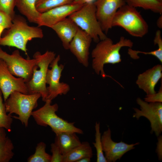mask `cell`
Wrapping results in <instances>:
<instances>
[{"mask_svg":"<svg viewBox=\"0 0 162 162\" xmlns=\"http://www.w3.org/2000/svg\"><path fill=\"white\" fill-rule=\"evenodd\" d=\"M4 29V28L3 26L0 25V39L2 37V34Z\"/></svg>","mask_w":162,"mask_h":162,"instance_id":"36","label":"cell"},{"mask_svg":"<svg viewBox=\"0 0 162 162\" xmlns=\"http://www.w3.org/2000/svg\"><path fill=\"white\" fill-rule=\"evenodd\" d=\"M92 156V150L89 143L83 142L63 155L62 162H76L82 158L86 157L91 158Z\"/></svg>","mask_w":162,"mask_h":162,"instance_id":"20","label":"cell"},{"mask_svg":"<svg viewBox=\"0 0 162 162\" xmlns=\"http://www.w3.org/2000/svg\"><path fill=\"white\" fill-rule=\"evenodd\" d=\"M136 101L140 109L133 108L135 113L133 117L137 120L142 116L146 118L151 124V133L154 132L157 136L160 135L162 132V103H148L139 98H137Z\"/></svg>","mask_w":162,"mask_h":162,"instance_id":"9","label":"cell"},{"mask_svg":"<svg viewBox=\"0 0 162 162\" xmlns=\"http://www.w3.org/2000/svg\"><path fill=\"white\" fill-rule=\"evenodd\" d=\"M158 141L157 143V147L156 149L158 157V159L159 160H162V136L160 135L158 136Z\"/></svg>","mask_w":162,"mask_h":162,"instance_id":"32","label":"cell"},{"mask_svg":"<svg viewBox=\"0 0 162 162\" xmlns=\"http://www.w3.org/2000/svg\"><path fill=\"white\" fill-rule=\"evenodd\" d=\"M60 59V56L58 55L50 64L49 66L51 69H48L47 70L46 83L49 85V86L47 87V95L46 100L52 101L58 95L67 94L70 90V87L68 84L60 81L64 68L63 64H58Z\"/></svg>","mask_w":162,"mask_h":162,"instance_id":"10","label":"cell"},{"mask_svg":"<svg viewBox=\"0 0 162 162\" xmlns=\"http://www.w3.org/2000/svg\"><path fill=\"white\" fill-rule=\"evenodd\" d=\"M111 132L109 128L101 136L102 149L107 162H115L120 160L127 152L135 148L139 142L128 144L122 141L116 142L111 138Z\"/></svg>","mask_w":162,"mask_h":162,"instance_id":"13","label":"cell"},{"mask_svg":"<svg viewBox=\"0 0 162 162\" xmlns=\"http://www.w3.org/2000/svg\"><path fill=\"white\" fill-rule=\"evenodd\" d=\"M54 143L63 155L80 145L81 142L76 133L65 131L56 134Z\"/></svg>","mask_w":162,"mask_h":162,"instance_id":"18","label":"cell"},{"mask_svg":"<svg viewBox=\"0 0 162 162\" xmlns=\"http://www.w3.org/2000/svg\"><path fill=\"white\" fill-rule=\"evenodd\" d=\"M41 97L39 93L25 94L18 91L12 92L4 101L6 111L10 115L15 113L18 116H12L19 120L26 127L33 110L38 106V101Z\"/></svg>","mask_w":162,"mask_h":162,"instance_id":"5","label":"cell"},{"mask_svg":"<svg viewBox=\"0 0 162 162\" xmlns=\"http://www.w3.org/2000/svg\"><path fill=\"white\" fill-rule=\"evenodd\" d=\"M126 4L134 8L140 7L152 12L162 13V2L158 0H124Z\"/></svg>","mask_w":162,"mask_h":162,"instance_id":"22","label":"cell"},{"mask_svg":"<svg viewBox=\"0 0 162 162\" xmlns=\"http://www.w3.org/2000/svg\"><path fill=\"white\" fill-rule=\"evenodd\" d=\"M94 3L97 19L103 32L107 33L112 27V22L116 13L126 4L124 0H97Z\"/></svg>","mask_w":162,"mask_h":162,"instance_id":"12","label":"cell"},{"mask_svg":"<svg viewBox=\"0 0 162 162\" xmlns=\"http://www.w3.org/2000/svg\"><path fill=\"white\" fill-rule=\"evenodd\" d=\"M39 26H29L22 16L15 15L12 24L0 39V46L16 47L27 55V44L34 38H42V29Z\"/></svg>","mask_w":162,"mask_h":162,"instance_id":"2","label":"cell"},{"mask_svg":"<svg viewBox=\"0 0 162 162\" xmlns=\"http://www.w3.org/2000/svg\"><path fill=\"white\" fill-rule=\"evenodd\" d=\"M92 40L88 34L79 28L69 45V50L86 67L89 65V49Z\"/></svg>","mask_w":162,"mask_h":162,"instance_id":"15","label":"cell"},{"mask_svg":"<svg viewBox=\"0 0 162 162\" xmlns=\"http://www.w3.org/2000/svg\"><path fill=\"white\" fill-rule=\"evenodd\" d=\"M97 43L91 54L93 69L98 75L100 74L104 78L110 77L122 87L123 86L119 82L105 74L104 70V65L106 64H114L121 62V49L125 46L131 48L133 43L130 39L122 36L119 41L116 44H114L112 40L107 37Z\"/></svg>","mask_w":162,"mask_h":162,"instance_id":"1","label":"cell"},{"mask_svg":"<svg viewBox=\"0 0 162 162\" xmlns=\"http://www.w3.org/2000/svg\"><path fill=\"white\" fill-rule=\"evenodd\" d=\"M15 7V0H0V10L7 14L12 20L16 15Z\"/></svg>","mask_w":162,"mask_h":162,"instance_id":"28","label":"cell"},{"mask_svg":"<svg viewBox=\"0 0 162 162\" xmlns=\"http://www.w3.org/2000/svg\"><path fill=\"white\" fill-rule=\"evenodd\" d=\"M162 77V66L158 64L139 74L136 83L147 95L151 94L156 93L155 87Z\"/></svg>","mask_w":162,"mask_h":162,"instance_id":"16","label":"cell"},{"mask_svg":"<svg viewBox=\"0 0 162 162\" xmlns=\"http://www.w3.org/2000/svg\"><path fill=\"white\" fill-rule=\"evenodd\" d=\"M112 27L119 26L130 35L142 38L148 31V26L136 8L125 4L120 8L113 19Z\"/></svg>","mask_w":162,"mask_h":162,"instance_id":"4","label":"cell"},{"mask_svg":"<svg viewBox=\"0 0 162 162\" xmlns=\"http://www.w3.org/2000/svg\"><path fill=\"white\" fill-rule=\"evenodd\" d=\"M91 158L88 157H85L82 158L76 162H90L91 161Z\"/></svg>","mask_w":162,"mask_h":162,"instance_id":"35","label":"cell"},{"mask_svg":"<svg viewBox=\"0 0 162 162\" xmlns=\"http://www.w3.org/2000/svg\"><path fill=\"white\" fill-rule=\"evenodd\" d=\"M68 17L96 43L107 37L97 19L94 2L84 4Z\"/></svg>","mask_w":162,"mask_h":162,"instance_id":"7","label":"cell"},{"mask_svg":"<svg viewBox=\"0 0 162 162\" xmlns=\"http://www.w3.org/2000/svg\"><path fill=\"white\" fill-rule=\"evenodd\" d=\"M51 151L52 153L50 162H62L63 154L58 147L54 143L51 144Z\"/></svg>","mask_w":162,"mask_h":162,"instance_id":"29","label":"cell"},{"mask_svg":"<svg viewBox=\"0 0 162 162\" xmlns=\"http://www.w3.org/2000/svg\"><path fill=\"white\" fill-rule=\"evenodd\" d=\"M37 0H15V7L30 22L39 25L41 13L36 7Z\"/></svg>","mask_w":162,"mask_h":162,"instance_id":"19","label":"cell"},{"mask_svg":"<svg viewBox=\"0 0 162 162\" xmlns=\"http://www.w3.org/2000/svg\"><path fill=\"white\" fill-rule=\"evenodd\" d=\"M158 0L160 2H162V0Z\"/></svg>","mask_w":162,"mask_h":162,"instance_id":"37","label":"cell"},{"mask_svg":"<svg viewBox=\"0 0 162 162\" xmlns=\"http://www.w3.org/2000/svg\"><path fill=\"white\" fill-rule=\"evenodd\" d=\"M6 130L0 128V162H9L14 155V145Z\"/></svg>","mask_w":162,"mask_h":162,"instance_id":"21","label":"cell"},{"mask_svg":"<svg viewBox=\"0 0 162 162\" xmlns=\"http://www.w3.org/2000/svg\"><path fill=\"white\" fill-rule=\"evenodd\" d=\"M45 102L43 106L32 113L31 116L38 125L44 127L49 126L55 134L65 131L83 134L81 129L74 126V122H68L56 114L58 108L57 104L52 105V101L48 100Z\"/></svg>","mask_w":162,"mask_h":162,"instance_id":"3","label":"cell"},{"mask_svg":"<svg viewBox=\"0 0 162 162\" xmlns=\"http://www.w3.org/2000/svg\"><path fill=\"white\" fill-rule=\"evenodd\" d=\"M144 101L148 102H162V82L160 88L158 93L146 95L144 99Z\"/></svg>","mask_w":162,"mask_h":162,"instance_id":"30","label":"cell"},{"mask_svg":"<svg viewBox=\"0 0 162 162\" xmlns=\"http://www.w3.org/2000/svg\"><path fill=\"white\" fill-rule=\"evenodd\" d=\"M95 142L93 143L97 152V162H107L104 154L101 141V133L100 131V124L96 122L95 125Z\"/></svg>","mask_w":162,"mask_h":162,"instance_id":"27","label":"cell"},{"mask_svg":"<svg viewBox=\"0 0 162 162\" xmlns=\"http://www.w3.org/2000/svg\"><path fill=\"white\" fill-rule=\"evenodd\" d=\"M0 58L5 62L13 75L22 78L26 82L31 79L33 68L37 62V59L35 58L31 59L24 58L18 50L10 54L3 51L0 47Z\"/></svg>","mask_w":162,"mask_h":162,"instance_id":"8","label":"cell"},{"mask_svg":"<svg viewBox=\"0 0 162 162\" xmlns=\"http://www.w3.org/2000/svg\"><path fill=\"white\" fill-rule=\"evenodd\" d=\"M154 44H157L158 48L155 50L149 52L141 51L134 50L129 48L128 49V54L130 57L134 59H137L139 58L138 55L139 53H142L145 55H150L156 57L162 63V39L160 38L156 39L154 42Z\"/></svg>","mask_w":162,"mask_h":162,"instance_id":"25","label":"cell"},{"mask_svg":"<svg viewBox=\"0 0 162 162\" xmlns=\"http://www.w3.org/2000/svg\"><path fill=\"white\" fill-rule=\"evenodd\" d=\"M46 145L44 142L37 144L34 153L27 158L28 162H50L51 155L46 152Z\"/></svg>","mask_w":162,"mask_h":162,"instance_id":"23","label":"cell"},{"mask_svg":"<svg viewBox=\"0 0 162 162\" xmlns=\"http://www.w3.org/2000/svg\"><path fill=\"white\" fill-rule=\"evenodd\" d=\"M157 25L158 27L160 28H162V14L158 18L157 21Z\"/></svg>","mask_w":162,"mask_h":162,"instance_id":"34","label":"cell"},{"mask_svg":"<svg viewBox=\"0 0 162 162\" xmlns=\"http://www.w3.org/2000/svg\"><path fill=\"white\" fill-rule=\"evenodd\" d=\"M2 93L0 89V128H3L9 132L12 130L13 118L11 115L7 114L4 103H3Z\"/></svg>","mask_w":162,"mask_h":162,"instance_id":"26","label":"cell"},{"mask_svg":"<svg viewBox=\"0 0 162 162\" xmlns=\"http://www.w3.org/2000/svg\"><path fill=\"white\" fill-rule=\"evenodd\" d=\"M54 52L47 50L41 54L36 52L33 57L37 59L34 67L31 79L26 82L29 94H40L43 101L47 98V93L46 86V77L48 67L56 57Z\"/></svg>","mask_w":162,"mask_h":162,"instance_id":"6","label":"cell"},{"mask_svg":"<svg viewBox=\"0 0 162 162\" xmlns=\"http://www.w3.org/2000/svg\"><path fill=\"white\" fill-rule=\"evenodd\" d=\"M12 24V20L4 12L0 10V25L4 29L9 28Z\"/></svg>","mask_w":162,"mask_h":162,"instance_id":"31","label":"cell"},{"mask_svg":"<svg viewBox=\"0 0 162 162\" xmlns=\"http://www.w3.org/2000/svg\"><path fill=\"white\" fill-rule=\"evenodd\" d=\"M94 0H74L72 2L83 5L89 3L93 2Z\"/></svg>","mask_w":162,"mask_h":162,"instance_id":"33","label":"cell"},{"mask_svg":"<svg viewBox=\"0 0 162 162\" xmlns=\"http://www.w3.org/2000/svg\"><path fill=\"white\" fill-rule=\"evenodd\" d=\"M74 0H37L36 7L40 13L54 8L72 3Z\"/></svg>","mask_w":162,"mask_h":162,"instance_id":"24","label":"cell"},{"mask_svg":"<svg viewBox=\"0 0 162 162\" xmlns=\"http://www.w3.org/2000/svg\"><path fill=\"white\" fill-rule=\"evenodd\" d=\"M79 27L69 17L53 26L51 28L60 39L64 48L69 50L70 42L76 35Z\"/></svg>","mask_w":162,"mask_h":162,"instance_id":"17","label":"cell"},{"mask_svg":"<svg viewBox=\"0 0 162 162\" xmlns=\"http://www.w3.org/2000/svg\"><path fill=\"white\" fill-rule=\"evenodd\" d=\"M0 89L4 101L13 92L28 94L26 82L22 78L16 77L9 71L5 62L0 58Z\"/></svg>","mask_w":162,"mask_h":162,"instance_id":"11","label":"cell"},{"mask_svg":"<svg viewBox=\"0 0 162 162\" xmlns=\"http://www.w3.org/2000/svg\"><path fill=\"white\" fill-rule=\"evenodd\" d=\"M83 5L72 2L54 8L41 13L38 26H45L51 28L56 24L68 17Z\"/></svg>","mask_w":162,"mask_h":162,"instance_id":"14","label":"cell"}]
</instances>
